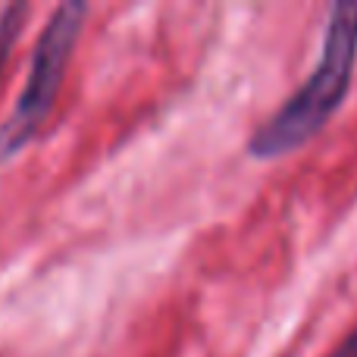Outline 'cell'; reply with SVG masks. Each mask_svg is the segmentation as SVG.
I'll return each instance as SVG.
<instances>
[{
	"instance_id": "cell-2",
	"label": "cell",
	"mask_w": 357,
	"mask_h": 357,
	"mask_svg": "<svg viewBox=\"0 0 357 357\" xmlns=\"http://www.w3.org/2000/svg\"><path fill=\"white\" fill-rule=\"evenodd\" d=\"M85 19L88 3L69 0V3L56 6L44 22L35 50H31L29 75L16 98V107L0 126V163H10L13 157H19L47 126L56 98H60L63 79H66L69 60H73L79 35L85 29Z\"/></svg>"
},
{
	"instance_id": "cell-1",
	"label": "cell",
	"mask_w": 357,
	"mask_h": 357,
	"mask_svg": "<svg viewBox=\"0 0 357 357\" xmlns=\"http://www.w3.org/2000/svg\"><path fill=\"white\" fill-rule=\"evenodd\" d=\"M357 66V3H333L317 69L301 88L248 138L254 160H279L317 138L345 104Z\"/></svg>"
},
{
	"instance_id": "cell-4",
	"label": "cell",
	"mask_w": 357,
	"mask_h": 357,
	"mask_svg": "<svg viewBox=\"0 0 357 357\" xmlns=\"http://www.w3.org/2000/svg\"><path fill=\"white\" fill-rule=\"evenodd\" d=\"M329 357H357V326L329 351Z\"/></svg>"
},
{
	"instance_id": "cell-3",
	"label": "cell",
	"mask_w": 357,
	"mask_h": 357,
	"mask_svg": "<svg viewBox=\"0 0 357 357\" xmlns=\"http://www.w3.org/2000/svg\"><path fill=\"white\" fill-rule=\"evenodd\" d=\"M25 19H29V6L25 3H10V6H3V13H0V75H3L13 47H16L19 35H22Z\"/></svg>"
}]
</instances>
